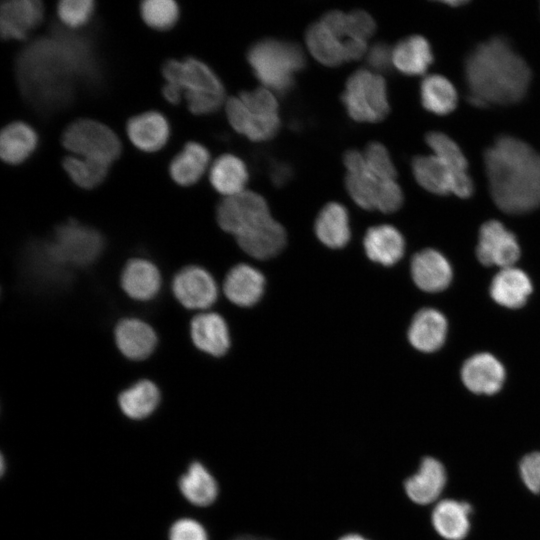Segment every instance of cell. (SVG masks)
I'll list each match as a JSON object with an SVG mask.
<instances>
[{
	"mask_svg": "<svg viewBox=\"0 0 540 540\" xmlns=\"http://www.w3.org/2000/svg\"><path fill=\"white\" fill-rule=\"evenodd\" d=\"M472 105H510L521 101L531 82L526 61L503 37L495 36L474 47L464 65Z\"/></svg>",
	"mask_w": 540,
	"mask_h": 540,
	"instance_id": "1",
	"label": "cell"
},
{
	"mask_svg": "<svg viewBox=\"0 0 540 540\" xmlns=\"http://www.w3.org/2000/svg\"><path fill=\"white\" fill-rule=\"evenodd\" d=\"M484 165L499 209L522 214L540 207V154L528 143L503 135L485 151Z\"/></svg>",
	"mask_w": 540,
	"mask_h": 540,
	"instance_id": "2",
	"label": "cell"
},
{
	"mask_svg": "<svg viewBox=\"0 0 540 540\" xmlns=\"http://www.w3.org/2000/svg\"><path fill=\"white\" fill-rule=\"evenodd\" d=\"M166 83L178 88L187 101L190 112L207 115L223 104L225 89L215 72L195 58L168 60L162 67Z\"/></svg>",
	"mask_w": 540,
	"mask_h": 540,
	"instance_id": "3",
	"label": "cell"
},
{
	"mask_svg": "<svg viewBox=\"0 0 540 540\" xmlns=\"http://www.w3.org/2000/svg\"><path fill=\"white\" fill-rule=\"evenodd\" d=\"M247 59L256 78L281 95L293 88L295 74L305 66L303 51L297 44L276 39L255 42Z\"/></svg>",
	"mask_w": 540,
	"mask_h": 540,
	"instance_id": "4",
	"label": "cell"
},
{
	"mask_svg": "<svg viewBox=\"0 0 540 540\" xmlns=\"http://www.w3.org/2000/svg\"><path fill=\"white\" fill-rule=\"evenodd\" d=\"M226 114L231 126L252 141L270 140L280 128L277 100L263 87L230 98Z\"/></svg>",
	"mask_w": 540,
	"mask_h": 540,
	"instance_id": "5",
	"label": "cell"
},
{
	"mask_svg": "<svg viewBox=\"0 0 540 540\" xmlns=\"http://www.w3.org/2000/svg\"><path fill=\"white\" fill-rule=\"evenodd\" d=\"M347 168L346 189L354 202L366 210L392 213L403 203V193L396 180H381L366 167L363 153L349 150L344 154Z\"/></svg>",
	"mask_w": 540,
	"mask_h": 540,
	"instance_id": "6",
	"label": "cell"
},
{
	"mask_svg": "<svg viewBox=\"0 0 540 540\" xmlns=\"http://www.w3.org/2000/svg\"><path fill=\"white\" fill-rule=\"evenodd\" d=\"M341 98L348 115L357 122L381 121L390 110L384 78L364 69L348 78Z\"/></svg>",
	"mask_w": 540,
	"mask_h": 540,
	"instance_id": "7",
	"label": "cell"
},
{
	"mask_svg": "<svg viewBox=\"0 0 540 540\" xmlns=\"http://www.w3.org/2000/svg\"><path fill=\"white\" fill-rule=\"evenodd\" d=\"M45 245L61 267H85L101 255L104 240L95 229L71 220L57 227L52 241Z\"/></svg>",
	"mask_w": 540,
	"mask_h": 540,
	"instance_id": "8",
	"label": "cell"
},
{
	"mask_svg": "<svg viewBox=\"0 0 540 540\" xmlns=\"http://www.w3.org/2000/svg\"><path fill=\"white\" fill-rule=\"evenodd\" d=\"M63 146L75 156L110 165L121 152L117 135L106 125L79 119L71 123L62 135Z\"/></svg>",
	"mask_w": 540,
	"mask_h": 540,
	"instance_id": "9",
	"label": "cell"
},
{
	"mask_svg": "<svg viewBox=\"0 0 540 540\" xmlns=\"http://www.w3.org/2000/svg\"><path fill=\"white\" fill-rule=\"evenodd\" d=\"M305 38L312 56L326 66H338L347 61L358 60L367 49L366 41L359 39L344 41L321 21L309 26Z\"/></svg>",
	"mask_w": 540,
	"mask_h": 540,
	"instance_id": "10",
	"label": "cell"
},
{
	"mask_svg": "<svg viewBox=\"0 0 540 540\" xmlns=\"http://www.w3.org/2000/svg\"><path fill=\"white\" fill-rule=\"evenodd\" d=\"M268 216L270 213L266 200L252 191L225 197L216 212L219 226L235 237Z\"/></svg>",
	"mask_w": 540,
	"mask_h": 540,
	"instance_id": "11",
	"label": "cell"
},
{
	"mask_svg": "<svg viewBox=\"0 0 540 540\" xmlns=\"http://www.w3.org/2000/svg\"><path fill=\"white\" fill-rule=\"evenodd\" d=\"M478 260L485 266L511 267L519 259L520 247L515 235L501 222H485L479 231Z\"/></svg>",
	"mask_w": 540,
	"mask_h": 540,
	"instance_id": "12",
	"label": "cell"
},
{
	"mask_svg": "<svg viewBox=\"0 0 540 540\" xmlns=\"http://www.w3.org/2000/svg\"><path fill=\"white\" fill-rule=\"evenodd\" d=\"M172 291L178 302L187 309H207L216 301L218 290L214 278L205 269L191 265L176 273Z\"/></svg>",
	"mask_w": 540,
	"mask_h": 540,
	"instance_id": "13",
	"label": "cell"
},
{
	"mask_svg": "<svg viewBox=\"0 0 540 540\" xmlns=\"http://www.w3.org/2000/svg\"><path fill=\"white\" fill-rule=\"evenodd\" d=\"M428 146L454 175L452 194L468 198L474 191L473 181L468 174V162L459 145L448 135L432 131L426 137Z\"/></svg>",
	"mask_w": 540,
	"mask_h": 540,
	"instance_id": "14",
	"label": "cell"
},
{
	"mask_svg": "<svg viewBox=\"0 0 540 540\" xmlns=\"http://www.w3.org/2000/svg\"><path fill=\"white\" fill-rule=\"evenodd\" d=\"M236 240L248 255L265 260L283 249L286 233L282 225L270 215L237 235Z\"/></svg>",
	"mask_w": 540,
	"mask_h": 540,
	"instance_id": "15",
	"label": "cell"
},
{
	"mask_svg": "<svg viewBox=\"0 0 540 540\" xmlns=\"http://www.w3.org/2000/svg\"><path fill=\"white\" fill-rule=\"evenodd\" d=\"M461 378L470 391L491 395L501 389L505 380V369L493 355L478 353L464 362Z\"/></svg>",
	"mask_w": 540,
	"mask_h": 540,
	"instance_id": "16",
	"label": "cell"
},
{
	"mask_svg": "<svg viewBox=\"0 0 540 540\" xmlns=\"http://www.w3.org/2000/svg\"><path fill=\"white\" fill-rule=\"evenodd\" d=\"M115 343L119 351L130 360L148 358L157 346L155 330L143 320L125 318L114 329Z\"/></svg>",
	"mask_w": 540,
	"mask_h": 540,
	"instance_id": "17",
	"label": "cell"
},
{
	"mask_svg": "<svg viewBox=\"0 0 540 540\" xmlns=\"http://www.w3.org/2000/svg\"><path fill=\"white\" fill-rule=\"evenodd\" d=\"M44 8L37 0L3 2L0 10V31L4 39L20 40L34 29L43 18Z\"/></svg>",
	"mask_w": 540,
	"mask_h": 540,
	"instance_id": "18",
	"label": "cell"
},
{
	"mask_svg": "<svg viewBox=\"0 0 540 540\" xmlns=\"http://www.w3.org/2000/svg\"><path fill=\"white\" fill-rule=\"evenodd\" d=\"M411 275L421 290L440 292L449 286L452 268L440 252L424 249L414 255L411 261Z\"/></svg>",
	"mask_w": 540,
	"mask_h": 540,
	"instance_id": "19",
	"label": "cell"
},
{
	"mask_svg": "<svg viewBox=\"0 0 540 540\" xmlns=\"http://www.w3.org/2000/svg\"><path fill=\"white\" fill-rule=\"evenodd\" d=\"M190 336L199 350L214 357L224 355L230 346L228 326L217 313L196 315L190 323Z\"/></svg>",
	"mask_w": 540,
	"mask_h": 540,
	"instance_id": "20",
	"label": "cell"
},
{
	"mask_svg": "<svg viewBox=\"0 0 540 540\" xmlns=\"http://www.w3.org/2000/svg\"><path fill=\"white\" fill-rule=\"evenodd\" d=\"M121 287L134 300L148 301L153 299L161 288V274L157 266L143 258L129 260L124 266Z\"/></svg>",
	"mask_w": 540,
	"mask_h": 540,
	"instance_id": "21",
	"label": "cell"
},
{
	"mask_svg": "<svg viewBox=\"0 0 540 540\" xmlns=\"http://www.w3.org/2000/svg\"><path fill=\"white\" fill-rule=\"evenodd\" d=\"M445 483L443 465L435 458L426 457L421 461L418 471L405 481L404 488L413 502L426 505L440 496Z\"/></svg>",
	"mask_w": 540,
	"mask_h": 540,
	"instance_id": "22",
	"label": "cell"
},
{
	"mask_svg": "<svg viewBox=\"0 0 540 540\" xmlns=\"http://www.w3.org/2000/svg\"><path fill=\"white\" fill-rule=\"evenodd\" d=\"M127 134L138 149L155 152L167 142L170 134L167 119L159 112L149 111L136 115L127 122Z\"/></svg>",
	"mask_w": 540,
	"mask_h": 540,
	"instance_id": "23",
	"label": "cell"
},
{
	"mask_svg": "<svg viewBox=\"0 0 540 540\" xmlns=\"http://www.w3.org/2000/svg\"><path fill=\"white\" fill-rule=\"evenodd\" d=\"M265 278L252 266L239 264L226 275L223 289L234 304L249 307L258 302L264 292Z\"/></svg>",
	"mask_w": 540,
	"mask_h": 540,
	"instance_id": "24",
	"label": "cell"
},
{
	"mask_svg": "<svg viewBox=\"0 0 540 540\" xmlns=\"http://www.w3.org/2000/svg\"><path fill=\"white\" fill-rule=\"evenodd\" d=\"M447 334V321L444 315L431 308L422 309L412 319L408 330L411 345L422 352L438 350Z\"/></svg>",
	"mask_w": 540,
	"mask_h": 540,
	"instance_id": "25",
	"label": "cell"
},
{
	"mask_svg": "<svg viewBox=\"0 0 540 540\" xmlns=\"http://www.w3.org/2000/svg\"><path fill=\"white\" fill-rule=\"evenodd\" d=\"M531 292L532 284L528 275L513 266L501 269L490 285L494 301L511 309L522 307Z\"/></svg>",
	"mask_w": 540,
	"mask_h": 540,
	"instance_id": "26",
	"label": "cell"
},
{
	"mask_svg": "<svg viewBox=\"0 0 540 540\" xmlns=\"http://www.w3.org/2000/svg\"><path fill=\"white\" fill-rule=\"evenodd\" d=\"M405 248L401 233L391 225L371 227L364 237V249L374 262L390 266L403 256Z\"/></svg>",
	"mask_w": 540,
	"mask_h": 540,
	"instance_id": "27",
	"label": "cell"
},
{
	"mask_svg": "<svg viewBox=\"0 0 540 540\" xmlns=\"http://www.w3.org/2000/svg\"><path fill=\"white\" fill-rule=\"evenodd\" d=\"M395 68L409 76L424 74L433 62L429 42L420 35H412L400 40L392 50Z\"/></svg>",
	"mask_w": 540,
	"mask_h": 540,
	"instance_id": "28",
	"label": "cell"
},
{
	"mask_svg": "<svg viewBox=\"0 0 540 540\" xmlns=\"http://www.w3.org/2000/svg\"><path fill=\"white\" fill-rule=\"evenodd\" d=\"M471 506L452 499L440 501L432 512V524L437 533L447 540H462L470 529Z\"/></svg>",
	"mask_w": 540,
	"mask_h": 540,
	"instance_id": "29",
	"label": "cell"
},
{
	"mask_svg": "<svg viewBox=\"0 0 540 540\" xmlns=\"http://www.w3.org/2000/svg\"><path fill=\"white\" fill-rule=\"evenodd\" d=\"M37 144V133L30 125L20 121L12 122L1 131V158L12 165L22 163L33 153Z\"/></svg>",
	"mask_w": 540,
	"mask_h": 540,
	"instance_id": "30",
	"label": "cell"
},
{
	"mask_svg": "<svg viewBox=\"0 0 540 540\" xmlns=\"http://www.w3.org/2000/svg\"><path fill=\"white\" fill-rule=\"evenodd\" d=\"M315 233L327 247L342 248L350 239L349 217L346 208L337 202L325 205L315 222Z\"/></svg>",
	"mask_w": 540,
	"mask_h": 540,
	"instance_id": "31",
	"label": "cell"
},
{
	"mask_svg": "<svg viewBox=\"0 0 540 540\" xmlns=\"http://www.w3.org/2000/svg\"><path fill=\"white\" fill-rule=\"evenodd\" d=\"M160 390L151 380L142 379L123 390L118 404L125 416L140 420L150 416L158 407Z\"/></svg>",
	"mask_w": 540,
	"mask_h": 540,
	"instance_id": "32",
	"label": "cell"
},
{
	"mask_svg": "<svg viewBox=\"0 0 540 540\" xmlns=\"http://www.w3.org/2000/svg\"><path fill=\"white\" fill-rule=\"evenodd\" d=\"M209 159V152L202 144L189 142L171 161L170 176L181 186L193 185L204 174Z\"/></svg>",
	"mask_w": 540,
	"mask_h": 540,
	"instance_id": "33",
	"label": "cell"
},
{
	"mask_svg": "<svg viewBox=\"0 0 540 540\" xmlns=\"http://www.w3.org/2000/svg\"><path fill=\"white\" fill-rule=\"evenodd\" d=\"M412 171L417 183L425 190L437 195L452 193L454 175L434 154L416 156L412 160Z\"/></svg>",
	"mask_w": 540,
	"mask_h": 540,
	"instance_id": "34",
	"label": "cell"
},
{
	"mask_svg": "<svg viewBox=\"0 0 540 540\" xmlns=\"http://www.w3.org/2000/svg\"><path fill=\"white\" fill-rule=\"evenodd\" d=\"M209 176L214 189L226 197L243 192L249 178L245 163L232 154L217 158Z\"/></svg>",
	"mask_w": 540,
	"mask_h": 540,
	"instance_id": "35",
	"label": "cell"
},
{
	"mask_svg": "<svg viewBox=\"0 0 540 540\" xmlns=\"http://www.w3.org/2000/svg\"><path fill=\"white\" fill-rule=\"evenodd\" d=\"M182 495L192 504L208 506L218 495L217 482L200 462H193L179 479Z\"/></svg>",
	"mask_w": 540,
	"mask_h": 540,
	"instance_id": "36",
	"label": "cell"
},
{
	"mask_svg": "<svg viewBox=\"0 0 540 540\" xmlns=\"http://www.w3.org/2000/svg\"><path fill=\"white\" fill-rule=\"evenodd\" d=\"M423 107L436 115H447L457 106V91L451 81L439 74L426 76L420 84Z\"/></svg>",
	"mask_w": 540,
	"mask_h": 540,
	"instance_id": "37",
	"label": "cell"
},
{
	"mask_svg": "<svg viewBox=\"0 0 540 540\" xmlns=\"http://www.w3.org/2000/svg\"><path fill=\"white\" fill-rule=\"evenodd\" d=\"M109 165L71 155L63 159V168L79 187L91 189L98 186L107 175Z\"/></svg>",
	"mask_w": 540,
	"mask_h": 540,
	"instance_id": "38",
	"label": "cell"
},
{
	"mask_svg": "<svg viewBox=\"0 0 540 540\" xmlns=\"http://www.w3.org/2000/svg\"><path fill=\"white\" fill-rule=\"evenodd\" d=\"M140 12L144 22L156 30L171 28L179 17L178 5L173 0L143 1Z\"/></svg>",
	"mask_w": 540,
	"mask_h": 540,
	"instance_id": "39",
	"label": "cell"
},
{
	"mask_svg": "<svg viewBox=\"0 0 540 540\" xmlns=\"http://www.w3.org/2000/svg\"><path fill=\"white\" fill-rule=\"evenodd\" d=\"M366 167L381 180H396L397 172L387 149L378 142L369 143L363 153Z\"/></svg>",
	"mask_w": 540,
	"mask_h": 540,
	"instance_id": "40",
	"label": "cell"
},
{
	"mask_svg": "<svg viewBox=\"0 0 540 540\" xmlns=\"http://www.w3.org/2000/svg\"><path fill=\"white\" fill-rule=\"evenodd\" d=\"M95 3L92 0H63L58 3L57 14L63 24L70 28L85 25L91 18Z\"/></svg>",
	"mask_w": 540,
	"mask_h": 540,
	"instance_id": "41",
	"label": "cell"
},
{
	"mask_svg": "<svg viewBox=\"0 0 540 540\" xmlns=\"http://www.w3.org/2000/svg\"><path fill=\"white\" fill-rule=\"evenodd\" d=\"M169 540H208V534L198 521L182 518L171 526Z\"/></svg>",
	"mask_w": 540,
	"mask_h": 540,
	"instance_id": "42",
	"label": "cell"
},
{
	"mask_svg": "<svg viewBox=\"0 0 540 540\" xmlns=\"http://www.w3.org/2000/svg\"><path fill=\"white\" fill-rule=\"evenodd\" d=\"M346 16L347 27L353 38L366 41L375 32V21L367 12L354 10Z\"/></svg>",
	"mask_w": 540,
	"mask_h": 540,
	"instance_id": "43",
	"label": "cell"
},
{
	"mask_svg": "<svg viewBox=\"0 0 540 540\" xmlns=\"http://www.w3.org/2000/svg\"><path fill=\"white\" fill-rule=\"evenodd\" d=\"M520 476L525 486L533 493L540 492V452L525 455L520 461Z\"/></svg>",
	"mask_w": 540,
	"mask_h": 540,
	"instance_id": "44",
	"label": "cell"
},
{
	"mask_svg": "<svg viewBox=\"0 0 540 540\" xmlns=\"http://www.w3.org/2000/svg\"><path fill=\"white\" fill-rule=\"evenodd\" d=\"M392 50L386 43H375L367 54L369 66L377 72L389 71L393 65Z\"/></svg>",
	"mask_w": 540,
	"mask_h": 540,
	"instance_id": "45",
	"label": "cell"
},
{
	"mask_svg": "<svg viewBox=\"0 0 540 540\" xmlns=\"http://www.w3.org/2000/svg\"><path fill=\"white\" fill-rule=\"evenodd\" d=\"M270 177L273 184L282 186L292 177V168L284 162L275 163L270 168Z\"/></svg>",
	"mask_w": 540,
	"mask_h": 540,
	"instance_id": "46",
	"label": "cell"
},
{
	"mask_svg": "<svg viewBox=\"0 0 540 540\" xmlns=\"http://www.w3.org/2000/svg\"><path fill=\"white\" fill-rule=\"evenodd\" d=\"M163 96L172 104H178L182 97V92L175 86L165 83L162 89Z\"/></svg>",
	"mask_w": 540,
	"mask_h": 540,
	"instance_id": "47",
	"label": "cell"
},
{
	"mask_svg": "<svg viewBox=\"0 0 540 540\" xmlns=\"http://www.w3.org/2000/svg\"><path fill=\"white\" fill-rule=\"evenodd\" d=\"M339 540H368V539L359 534H347V535L342 536Z\"/></svg>",
	"mask_w": 540,
	"mask_h": 540,
	"instance_id": "48",
	"label": "cell"
},
{
	"mask_svg": "<svg viewBox=\"0 0 540 540\" xmlns=\"http://www.w3.org/2000/svg\"><path fill=\"white\" fill-rule=\"evenodd\" d=\"M443 3L446 4V5H449V6H451V7H458V6L464 5V4L466 3V1H462V0H449V1H444Z\"/></svg>",
	"mask_w": 540,
	"mask_h": 540,
	"instance_id": "49",
	"label": "cell"
},
{
	"mask_svg": "<svg viewBox=\"0 0 540 540\" xmlns=\"http://www.w3.org/2000/svg\"><path fill=\"white\" fill-rule=\"evenodd\" d=\"M234 540H267V539H262V538H256V537H253V536H241V537H238Z\"/></svg>",
	"mask_w": 540,
	"mask_h": 540,
	"instance_id": "50",
	"label": "cell"
}]
</instances>
